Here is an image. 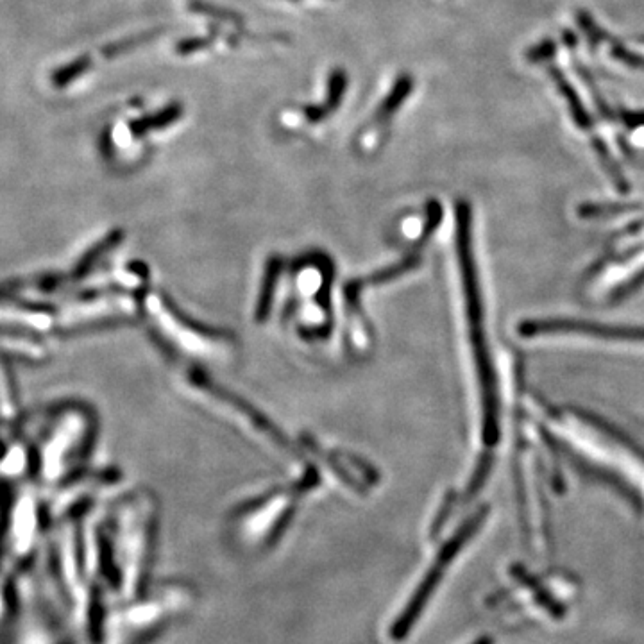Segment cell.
Masks as SVG:
<instances>
[{"label": "cell", "mask_w": 644, "mask_h": 644, "mask_svg": "<svg viewBox=\"0 0 644 644\" xmlns=\"http://www.w3.org/2000/svg\"><path fill=\"white\" fill-rule=\"evenodd\" d=\"M555 426L569 448L584 460L600 469L616 471L625 482L636 483L637 489H644V457L618 433L578 414L560 416L555 419Z\"/></svg>", "instance_id": "1"}, {"label": "cell", "mask_w": 644, "mask_h": 644, "mask_svg": "<svg viewBox=\"0 0 644 644\" xmlns=\"http://www.w3.org/2000/svg\"><path fill=\"white\" fill-rule=\"evenodd\" d=\"M462 262H464V292H466L467 317L473 331V344H475L476 373L480 383V398L483 410V441L489 446L498 442V399H496V385L494 374L489 365V356L485 355L482 331V306L476 285L475 263L471 262L469 246H467V233L462 235Z\"/></svg>", "instance_id": "2"}, {"label": "cell", "mask_w": 644, "mask_h": 644, "mask_svg": "<svg viewBox=\"0 0 644 644\" xmlns=\"http://www.w3.org/2000/svg\"><path fill=\"white\" fill-rule=\"evenodd\" d=\"M526 337L539 335H575L589 339L621 340V342H644V328H611L591 322L541 321L526 322L521 328Z\"/></svg>", "instance_id": "3"}, {"label": "cell", "mask_w": 644, "mask_h": 644, "mask_svg": "<svg viewBox=\"0 0 644 644\" xmlns=\"http://www.w3.org/2000/svg\"><path fill=\"white\" fill-rule=\"evenodd\" d=\"M644 278V253L630 258L627 262H614L607 267V271L596 274L593 280V290L596 296H607L612 292L627 290L628 285H634L636 281Z\"/></svg>", "instance_id": "4"}, {"label": "cell", "mask_w": 644, "mask_h": 644, "mask_svg": "<svg viewBox=\"0 0 644 644\" xmlns=\"http://www.w3.org/2000/svg\"><path fill=\"white\" fill-rule=\"evenodd\" d=\"M185 113V106L179 101H172L163 106L160 111H154L151 115H145L140 119L129 122V133L133 138H144L151 131H163V129L174 126L181 120Z\"/></svg>", "instance_id": "5"}, {"label": "cell", "mask_w": 644, "mask_h": 644, "mask_svg": "<svg viewBox=\"0 0 644 644\" xmlns=\"http://www.w3.org/2000/svg\"><path fill=\"white\" fill-rule=\"evenodd\" d=\"M550 76L553 79V83L557 85V90H559L562 97L568 102L569 111H571V117L575 120V124L582 131H591L593 129V119H591V115L587 113L584 104L580 101L577 90L569 85L568 79L564 77V74L560 72L559 68L550 67Z\"/></svg>", "instance_id": "6"}, {"label": "cell", "mask_w": 644, "mask_h": 644, "mask_svg": "<svg viewBox=\"0 0 644 644\" xmlns=\"http://www.w3.org/2000/svg\"><path fill=\"white\" fill-rule=\"evenodd\" d=\"M414 86H416V81L410 74L398 76L390 88L389 95L383 99L382 104L376 110V122H389L394 117V113L405 104L410 94L414 92Z\"/></svg>", "instance_id": "7"}, {"label": "cell", "mask_w": 644, "mask_h": 644, "mask_svg": "<svg viewBox=\"0 0 644 644\" xmlns=\"http://www.w3.org/2000/svg\"><path fill=\"white\" fill-rule=\"evenodd\" d=\"M92 65H94V61H92V56H90V54H83V56H79V58H76L74 61H68L67 65L56 68V70L52 72V86H54V88H58V90L67 88V86L72 85V83H76L79 77H83L85 74H88Z\"/></svg>", "instance_id": "8"}, {"label": "cell", "mask_w": 644, "mask_h": 644, "mask_svg": "<svg viewBox=\"0 0 644 644\" xmlns=\"http://www.w3.org/2000/svg\"><path fill=\"white\" fill-rule=\"evenodd\" d=\"M348 86V72H346L344 68H333L330 72V76H328L326 101H324V106L328 108L330 113L339 110L340 104H342L344 97H346V92H348Z\"/></svg>", "instance_id": "9"}, {"label": "cell", "mask_w": 644, "mask_h": 644, "mask_svg": "<svg viewBox=\"0 0 644 644\" xmlns=\"http://www.w3.org/2000/svg\"><path fill=\"white\" fill-rule=\"evenodd\" d=\"M158 34H160V31H158V29H153V31H147V33L135 34V36H131V38H124V40H120V42L110 43V45H106V47L102 49V56H104L106 60H113V58H117L120 54L135 51V49L142 47L145 43L151 42V40H154Z\"/></svg>", "instance_id": "10"}, {"label": "cell", "mask_w": 644, "mask_h": 644, "mask_svg": "<svg viewBox=\"0 0 644 644\" xmlns=\"http://www.w3.org/2000/svg\"><path fill=\"white\" fill-rule=\"evenodd\" d=\"M188 9H190V11H194L197 15L212 17L215 18V20H222V22L235 24V26H242V24H244V17H242V15H238L235 11L221 8V6L210 4V2H204V0H190V2H188Z\"/></svg>", "instance_id": "11"}, {"label": "cell", "mask_w": 644, "mask_h": 644, "mask_svg": "<svg viewBox=\"0 0 644 644\" xmlns=\"http://www.w3.org/2000/svg\"><path fill=\"white\" fill-rule=\"evenodd\" d=\"M215 36L217 34L213 33L212 36H190V38H183V40H179L176 43V52H178L179 56H190V54H195V52L206 51L215 42Z\"/></svg>", "instance_id": "12"}, {"label": "cell", "mask_w": 644, "mask_h": 644, "mask_svg": "<svg viewBox=\"0 0 644 644\" xmlns=\"http://www.w3.org/2000/svg\"><path fill=\"white\" fill-rule=\"evenodd\" d=\"M578 24L584 29L585 36L589 38V42L593 43V45H598V43H602L605 40V33L594 24V20L589 17V13H578Z\"/></svg>", "instance_id": "13"}, {"label": "cell", "mask_w": 644, "mask_h": 644, "mask_svg": "<svg viewBox=\"0 0 644 644\" xmlns=\"http://www.w3.org/2000/svg\"><path fill=\"white\" fill-rule=\"evenodd\" d=\"M555 52H557V45L551 40H546V42L537 43L535 47L526 52V58L532 63H541V61L553 58Z\"/></svg>", "instance_id": "14"}, {"label": "cell", "mask_w": 644, "mask_h": 644, "mask_svg": "<svg viewBox=\"0 0 644 644\" xmlns=\"http://www.w3.org/2000/svg\"><path fill=\"white\" fill-rule=\"evenodd\" d=\"M612 56H614V60L621 61V63H625L628 67L644 68V58L637 56V54H632V52L627 51L621 45H614Z\"/></svg>", "instance_id": "15"}, {"label": "cell", "mask_w": 644, "mask_h": 644, "mask_svg": "<svg viewBox=\"0 0 644 644\" xmlns=\"http://www.w3.org/2000/svg\"><path fill=\"white\" fill-rule=\"evenodd\" d=\"M303 115H305L306 122L321 124L322 120L328 119L331 113L324 104H308L303 108Z\"/></svg>", "instance_id": "16"}]
</instances>
